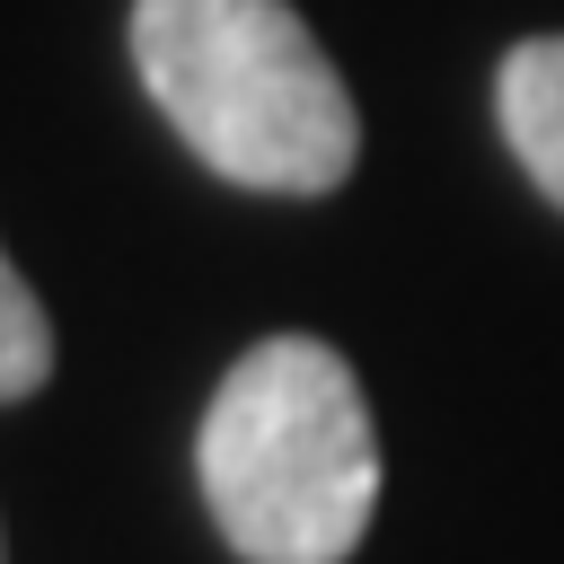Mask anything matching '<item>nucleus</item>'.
Here are the masks:
<instances>
[{
	"label": "nucleus",
	"instance_id": "obj_1",
	"mask_svg": "<svg viewBox=\"0 0 564 564\" xmlns=\"http://www.w3.org/2000/svg\"><path fill=\"white\" fill-rule=\"evenodd\" d=\"M194 467L247 564H344L379 511V432L352 361L317 335H264L212 388Z\"/></svg>",
	"mask_w": 564,
	"mask_h": 564
},
{
	"label": "nucleus",
	"instance_id": "obj_2",
	"mask_svg": "<svg viewBox=\"0 0 564 564\" xmlns=\"http://www.w3.org/2000/svg\"><path fill=\"white\" fill-rule=\"evenodd\" d=\"M132 70L229 185L326 194L352 176V88L291 0H132Z\"/></svg>",
	"mask_w": 564,
	"mask_h": 564
},
{
	"label": "nucleus",
	"instance_id": "obj_3",
	"mask_svg": "<svg viewBox=\"0 0 564 564\" xmlns=\"http://www.w3.org/2000/svg\"><path fill=\"white\" fill-rule=\"evenodd\" d=\"M494 115L511 159L538 176L546 203H564V35H529L494 70Z\"/></svg>",
	"mask_w": 564,
	"mask_h": 564
},
{
	"label": "nucleus",
	"instance_id": "obj_4",
	"mask_svg": "<svg viewBox=\"0 0 564 564\" xmlns=\"http://www.w3.org/2000/svg\"><path fill=\"white\" fill-rule=\"evenodd\" d=\"M53 379V326H44V300L26 291V273L0 256V405L9 397H35Z\"/></svg>",
	"mask_w": 564,
	"mask_h": 564
}]
</instances>
